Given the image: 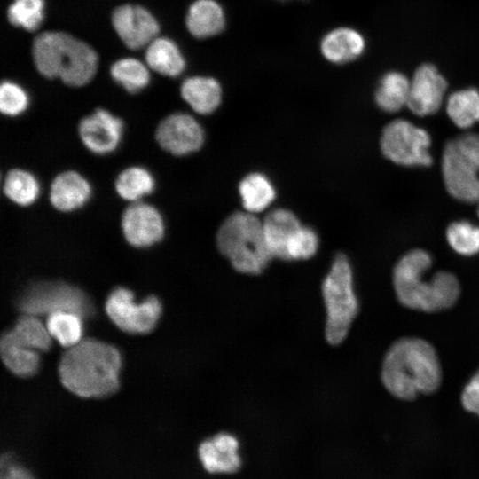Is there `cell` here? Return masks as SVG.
I'll return each mask as SVG.
<instances>
[{"mask_svg": "<svg viewBox=\"0 0 479 479\" xmlns=\"http://www.w3.org/2000/svg\"><path fill=\"white\" fill-rule=\"evenodd\" d=\"M410 82L399 72H389L381 79L375 92L377 106L387 113L399 111L407 106Z\"/></svg>", "mask_w": 479, "mask_h": 479, "instance_id": "484cf974", "label": "cell"}, {"mask_svg": "<svg viewBox=\"0 0 479 479\" xmlns=\"http://www.w3.org/2000/svg\"><path fill=\"white\" fill-rule=\"evenodd\" d=\"M3 192L14 204L26 207L37 200L40 185L31 172L22 169H12L4 177Z\"/></svg>", "mask_w": 479, "mask_h": 479, "instance_id": "4316f807", "label": "cell"}, {"mask_svg": "<svg viewBox=\"0 0 479 479\" xmlns=\"http://www.w3.org/2000/svg\"><path fill=\"white\" fill-rule=\"evenodd\" d=\"M9 332L19 342L38 352L47 351L51 348V336L36 316H21Z\"/></svg>", "mask_w": 479, "mask_h": 479, "instance_id": "f1b7e54d", "label": "cell"}, {"mask_svg": "<svg viewBox=\"0 0 479 479\" xmlns=\"http://www.w3.org/2000/svg\"><path fill=\"white\" fill-rule=\"evenodd\" d=\"M477 172L478 170L459 153L454 141H448L442 158V174L448 192L464 202H478Z\"/></svg>", "mask_w": 479, "mask_h": 479, "instance_id": "7c38bea8", "label": "cell"}, {"mask_svg": "<svg viewBox=\"0 0 479 479\" xmlns=\"http://www.w3.org/2000/svg\"><path fill=\"white\" fill-rule=\"evenodd\" d=\"M239 192L243 207L252 214L264 210L276 197L275 188L270 179L258 172L246 176L239 185Z\"/></svg>", "mask_w": 479, "mask_h": 479, "instance_id": "d4e9b609", "label": "cell"}, {"mask_svg": "<svg viewBox=\"0 0 479 479\" xmlns=\"http://www.w3.org/2000/svg\"><path fill=\"white\" fill-rule=\"evenodd\" d=\"M106 310L122 330L130 334H146L155 327L161 314V303L155 296L137 302L130 290L118 287L109 294Z\"/></svg>", "mask_w": 479, "mask_h": 479, "instance_id": "9c48e42d", "label": "cell"}, {"mask_svg": "<svg viewBox=\"0 0 479 479\" xmlns=\"http://www.w3.org/2000/svg\"><path fill=\"white\" fill-rule=\"evenodd\" d=\"M112 78L130 93H137L145 88L150 81L146 67L133 58L117 60L110 67Z\"/></svg>", "mask_w": 479, "mask_h": 479, "instance_id": "4dcf8cb0", "label": "cell"}, {"mask_svg": "<svg viewBox=\"0 0 479 479\" xmlns=\"http://www.w3.org/2000/svg\"><path fill=\"white\" fill-rule=\"evenodd\" d=\"M90 196V184L77 171H63L51 181L50 201L60 212H72L83 207Z\"/></svg>", "mask_w": 479, "mask_h": 479, "instance_id": "2e32d148", "label": "cell"}, {"mask_svg": "<svg viewBox=\"0 0 479 479\" xmlns=\"http://www.w3.org/2000/svg\"><path fill=\"white\" fill-rule=\"evenodd\" d=\"M121 366V355L115 347L84 339L64 353L59 373L62 384L74 394L104 397L118 389Z\"/></svg>", "mask_w": 479, "mask_h": 479, "instance_id": "7a4b0ae2", "label": "cell"}, {"mask_svg": "<svg viewBox=\"0 0 479 479\" xmlns=\"http://www.w3.org/2000/svg\"><path fill=\"white\" fill-rule=\"evenodd\" d=\"M446 88L445 79L435 66L423 64L410 82L407 106L419 116L433 114L441 106Z\"/></svg>", "mask_w": 479, "mask_h": 479, "instance_id": "9a60e30c", "label": "cell"}, {"mask_svg": "<svg viewBox=\"0 0 479 479\" xmlns=\"http://www.w3.org/2000/svg\"><path fill=\"white\" fill-rule=\"evenodd\" d=\"M183 99L200 114H209L220 105L221 86L210 77L193 76L185 79L181 84Z\"/></svg>", "mask_w": 479, "mask_h": 479, "instance_id": "d6986e66", "label": "cell"}, {"mask_svg": "<svg viewBox=\"0 0 479 479\" xmlns=\"http://www.w3.org/2000/svg\"><path fill=\"white\" fill-rule=\"evenodd\" d=\"M117 194L131 203L151 194L155 188L152 173L141 166H130L119 173L114 182Z\"/></svg>", "mask_w": 479, "mask_h": 479, "instance_id": "cb8c5ba5", "label": "cell"}, {"mask_svg": "<svg viewBox=\"0 0 479 479\" xmlns=\"http://www.w3.org/2000/svg\"><path fill=\"white\" fill-rule=\"evenodd\" d=\"M447 114L459 128H468L479 122V91L468 88L452 93L447 101Z\"/></svg>", "mask_w": 479, "mask_h": 479, "instance_id": "83f0119b", "label": "cell"}, {"mask_svg": "<svg viewBox=\"0 0 479 479\" xmlns=\"http://www.w3.org/2000/svg\"><path fill=\"white\" fill-rule=\"evenodd\" d=\"M9 22L27 31H34L43 19V0H14L7 11Z\"/></svg>", "mask_w": 479, "mask_h": 479, "instance_id": "d6a6232c", "label": "cell"}, {"mask_svg": "<svg viewBox=\"0 0 479 479\" xmlns=\"http://www.w3.org/2000/svg\"><path fill=\"white\" fill-rule=\"evenodd\" d=\"M2 479H34L29 472L18 466L8 467Z\"/></svg>", "mask_w": 479, "mask_h": 479, "instance_id": "74e56055", "label": "cell"}, {"mask_svg": "<svg viewBox=\"0 0 479 479\" xmlns=\"http://www.w3.org/2000/svg\"><path fill=\"white\" fill-rule=\"evenodd\" d=\"M301 225L296 216L285 208L272 210L267 215L263 222V233L273 257L286 260L287 244Z\"/></svg>", "mask_w": 479, "mask_h": 479, "instance_id": "ac0fdd59", "label": "cell"}, {"mask_svg": "<svg viewBox=\"0 0 479 479\" xmlns=\"http://www.w3.org/2000/svg\"><path fill=\"white\" fill-rule=\"evenodd\" d=\"M461 403L465 410L479 417V371L464 388Z\"/></svg>", "mask_w": 479, "mask_h": 479, "instance_id": "8d00e7d4", "label": "cell"}, {"mask_svg": "<svg viewBox=\"0 0 479 479\" xmlns=\"http://www.w3.org/2000/svg\"><path fill=\"white\" fill-rule=\"evenodd\" d=\"M238 440L231 434L219 433L200 444L199 458L209 473H232L239 469Z\"/></svg>", "mask_w": 479, "mask_h": 479, "instance_id": "e0dca14e", "label": "cell"}, {"mask_svg": "<svg viewBox=\"0 0 479 479\" xmlns=\"http://www.w3.org/2000/svg\"><path fill=\"white\" fill-rule=\"evenodd\" d=\"M477 214H478V216H479V200H478Z\"/></svg>", "mask_w": 479, "mask_h": 479, "instance_id": "f35d334b", "label": "cell"}, {"mask_svg": "<svg viewBox=\"0 0 479 479\" xmlns=\"http://www.w3.org/2000/svg\"><path fill=\"white\" fill-rule=\"evenodd\" d=\"M78 133L89 151L99 155L108 154L121 143L123 122L108 110L98 108L80 121Z\"/></svg>", "mask_w": 479, "mask_h": 479, "instance_id": "4fadbf2b", "label": "cell"}, {"mask_svg": "<svg viewBox=\"0 0 479 479\" xmlns=\"http://www.w3.org/2000/svg\"><path fill=\"white\" fill-rule=\"evenodd\" d=\"M216 245L233 269L244 274L262 273L273 258L263 222L249 212L230 215L217 232Z\"/></svg>", "mask_w": 479, "mask_h": 479, "instance_id": "5b68a950", "label": "cell"}, {"mask_svg": "<svg viewBox=\"0 0 479 479\" xmlns=\"http://www.w3.org/2000/svg\"><path fill=\"white\" fill-rule=\"evenodd\" d=\"M449 245L457 253L473 255L479 252V226L467 221L452 223L446 230Z\"/></svg>", "mask_w": 479, "mask_h": 479, "instance_id": "1f68e13d", "label": "cell"}, {"mask_svg": "<svg viewBox=\"0 0 479 479\" xmlns=\"http://www.w3.org/2000/svg\"><path fill=\"white\" fill-rule=\"evenodd\" d=\"M318 248L316 232L301 225L290 239L286 251L287 261L305 260L312 257Z\"/></svg>", "mask_w": 479, "mask_h": 479, "instance_id": "836d02e7", "label": "cell"}, {"mask_svg": "<svg viewBox=\"0 0 479 479\" xmlns=\"http://www.w3.org/2000/svg\"><path fill=\"white\" fill-rule=\"evenodd\" d=\"M326 319L325 335L328 343L338 345L347 337L358 313L351 264L343 254L337 255L321 285Z\"/></svg>", "mask_w": 479, "mask_h": 479, "instance_id": "8992f818", "label": "cell"}, {"mask_svg": "<svg viewBox=\"0 0 479 479\" xmlns=\"http://www.w3.org/2000/svg\"><path fill=\"white\" fill-rule=\"evenodd\" d=\"M112 24L122 43L131 50L149 44L159 32L154 17L138 5L123 4L115 8Z\"/></svg>", "mask_w": 479, "mask_h": 479, "instance_id": "5bb4252c", "label": "cell"}, {"mask_svg": "<svg viewBox=\"0 0 479 479\" xmlns=\"http://www.w3.org/2000/svg\"><path fill=\"white\" fill-rule=\"evenodd\" d=\"M432 259L423 249L404 255L393 271V285L398 301L405 307L426 312L451 308L458 301L460 286L449 271H438L430 279H423Z\"/></svg>", "mask_w": 479, "mask_h": 479, "instance_id": "3957f363", "label": "cell"}, {"mask_svg": "<svg viewBox=\"0 0 479 479\" xmlns=\"http://www.w3.org/2000/svg\"><path fill=\"white\" fill-rule=\"evenodd\" d=\"M381 149L389 161L403 166H429L431 138L422 128L407 120L397 119L384 127Z\"/></svg>", "mask_w": 479, "mask_h": 479, "instance_id": "ba28073f", "label": "cell"}, {"mask_svg": "<svg viewBox=\"0 0 479 479\" xmlns=\"http://www.w3.org/2000/svg\"><path fill=\"white\" fill-rule=\"evenodd\" d=\"M224 23L223 9L214 0L195 1L186 15V27L197 38H206L220 33Z\"/></svg>", "mask_w": 479, "mask_h": 479, "instance_id": "ffe728a7", "label": "cell"}, {"mask_svg": "<svg viewBox=\"0 0 479 479\" xmlns=\"http://www.w3.org/2000/svg\"><path fill=\"white\" fill-rule=\"evenodd\" d=\"M18 305L26 314L34 316L69 311L84 318L94 311L91 302L82 291L59 282L32 285L21 294Z\"/></svg>", "mask_w": 479, "mask_h": 479, "instance_id": "52a82bcc", "label": "cell"}, {"mask_svg": "<svg viewBox=\"0 0 479 479\" xmlns=\"http://www.w3.org/2000/svg\"><path fill=\"white\" fill-rule=\"evenodd\" d=\"M32 57L37 71L46 78L80 87L94 76L98 57L85 43L64 32L47 31L35 37Z\"/></svg>", "mask_w": 479, "mask_h": 479, "instance_id": "277c9868", "label": "cell"}, {"mask_svg": "<svg viewBox=\"0 0 479 479\" xmlns=\"http://www.w3.org/2000/svg\"><path fill=\"white\" fill-rule=\"evenodd\" d=\"M121 227L126 241L136 247H147L164 236L165 224L160 211L151 204L134 202L122 215Z\"/></svg>", "mask_w": 479, "mask_h": 479, "instance_id": "8fae6325", "label": "cell"}, {"mask_svg": "<svg viewBox=\"0 0 479 479\" xmlns=\"http://www.w3.org/2000/svg\"><path fill=\"white\" fill-rule=\"evenodd\" d=\"M145 58L147 66L162 75L175 77L185 68V60L178 47L166 37L154 38L148 44Z\"/></svg>", "mask_w": 479, "mask_h": 479, "instance_id": "603a6c76", "label": "cell"}, {"mask_svg": "<svg viewBox=\"0 0 479 479\" xmlns=\"http://www.w3.org/2000/svg\"><path fill=\"white\" fill-rule=\"evenodd\" d=\"M381 380L386 389L402 400L435 392L441 384L442 370L434 347L419 338L397 340L385 355Z\"/></svg>", "mask_w": 479, "mask_h": 479, "instance_id": "6da1fadb", "label": "cell"}, {"mask_svg": "<svg viewBox=\"0 0 479 479\" xmlns=\"http://www.w3.org/2000/svg\"><path fill=\"white\" fill-rule=\"evenodd\" d=\"M453 141L463 157L479 171V134H464Z\"/></svg>", "mask_w": 479, "mask_h": 479, "instance_id": "d590c367", "label": "cell"}, {"mask_svg": "<svg viewBox=\"0 0 479 479\" xmlns=\"http://www.w3.org/2000/svg\"><path fill=\"white\" fill-rule=\"evenodd\" d=\"M82 318L74 312L59 311L48 316L46 327L51 338L62 346L70 348L82 341Z\"/></svg>", "mask_w": 479, "mask_h": 479, "instance_id": "f546056e", "label": "cell"}, {"mask_svg": "<svg viewBox=\"0 0 479 479\" xmlns=\"http://www.w3.org/2000/svg\"><path fill=\"white\" fill-rule=\"evenodd\" d=\"M0 351L6 367L18 376L29 377L39 369L40 352L19 342L9 331L1 338Z\"/></svg>", "mask_w": 479, "mask_h": 479, "instance_id": "7402d4cb", "label": "cell"}, {"mask_svg": "<svg viewBox=\"0 0 479 479\" xmlns=\"http://www.w3.org/2000/svg\"><path fill=\"white\" fill-rule=\"evenodd\" d=\"M365 48L362 35L354 29L342 27L328 33L321 43L323 55L330 61L342 64L361 55Z\"/></svg>", "mask_w": 479, "mask_h": 479, "instance_id": "44dd1931", "label": "cell"}, {"mask_svg": "<svg viewBox=\"0 0 479 479\" xmlns=\"http://www.w3.org/2000/svg\"><path fill=\"white\" fill-rule=\"evenodd\" d=\"M29 98L27 92L19 84L4 81L0 86V110L9 117H15L24 113L28 107Z\"/></svg>", "mask_w": 479, "mask_h": 479, "instance_id": "e575fe53", "label": "cell"}, {"mask_svg": "<svg viewBox=\"0 0 479 479\" xmlns=\"http://www.w3.org/2000/svg\"><path fill=\"white\" fill-rule=\"evenodd\" d=\"M155 138L164 151L175 156H185L200 149L204 130L193 116L174 113L160 122Z\"/></svg>", "mask_w": 479, "mask_h": 479, "instance_id": "30bf717a", "label": "cell"}]
</instances>
